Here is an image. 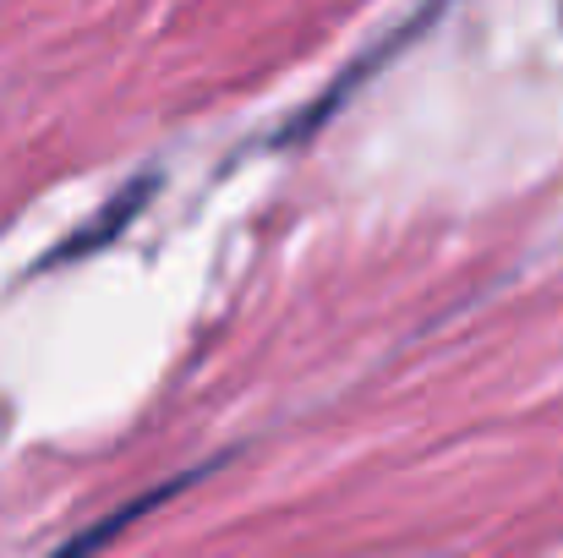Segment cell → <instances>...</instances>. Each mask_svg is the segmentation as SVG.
<instances>
[{
  "label": "cell",
  "instance_id": "cell-1",
  "mask_svg": "<svg viewBox=\"0 0 563 558\" xmlns=\"http://www.w3.org/2000/svg\"><path fill=\"white\" fill-rule=\"evenodd\" d=\"M154 186H159L154 176H148V182H132L121 197H115V203H110V208H104V214H99V219H93V225H82L71 241H60V247L49 252V263H71V258H88L93 247H104V241H110V236H115V230H121V225L137 214V203H148V192H154Z\"/></svg>",
  "mask_w": 563,
  "mask_h": 558
}]
</instances>
